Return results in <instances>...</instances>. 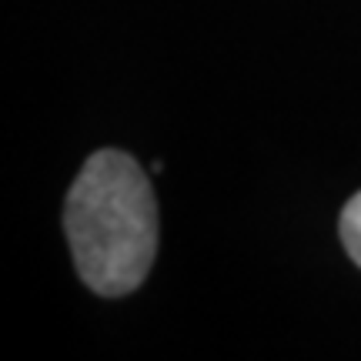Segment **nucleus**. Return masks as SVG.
<instances>
[{"instance_id":"f257e3e1","label":"nucleus","mask_w":361,"mask_h":361,"mask_svg":"<svg viewBox=\"0 0 361 361\" xmlns=\"http://www.w3.org/2000/svg\"><path fill=\"white\" fill-rule=\"evenodd\" d=\"M64 228L94 295L121 298L141 288L157 255V204L141 164L121 151L87 157L67 194Z\"/></svg>"},{"instance_id":"f03ea898","label":"nucleus","mask_w":361,"mask_h":361,"mask_svg":"<svg viewBox=\"0 0 361 361\" xmlns=\"http://www.w3.org/2000/svg\"><path fill=\"white\" fill-rule=\"evenodd\" d=\"M341 241L348 247L351 261L361 268V194H355L341 211Z\"/></svg>"}]
</instances>
